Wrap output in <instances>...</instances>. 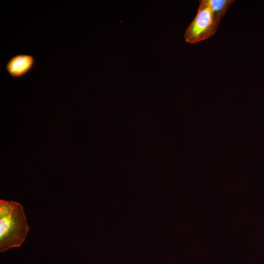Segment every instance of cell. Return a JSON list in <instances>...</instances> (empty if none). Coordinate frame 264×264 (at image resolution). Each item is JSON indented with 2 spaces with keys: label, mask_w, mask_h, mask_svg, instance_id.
I'll use <instances>...</instances> for the list:
<instances>
[{
  "label": "cell",
  "mask_w": 264,
  "mask_h": 264,
  "mask_svg": "<svg viewBox=\"0 0 264 264\" xmlns=\"http://www.w3.org/2000/svg\"><path fill=\"white\" fill-rule=\"evenodd\" d=\"M29 230L23 206L15 201L0 199V252L21 247Z\"/></svg>",
  "instance_id": "1"
},
{
  "label": "cell",
  "mask_w": 264,
  "mask_h": 264,
  "mask_svg": "<svg viewBox=\"0 0 264 264\" xmlns=\"http://www.w3.org/2000/svg\"><path fill=\"white\" fill-rule=\"evenodd\" d=\"M223 17L210 7L206 0H199L196 16L185 31V41L196 44L211 37L217 31Z\"/></svg>",
  "instance_id": "2"
},
{
  "label": "cell",
  "mask_w": 264,
  "mask_h": 264,
  "mask_svg": "<svg viewBox=\"0 0 264 264\" xmlns=\"http://www.w3.org/2000/svg\"><path fill=\"white\" fill-rule=\"evenodd\" d=\"M35 63L34 57L29 54L15 55L6 62L5 67L9 75L18 78L26 75L32 69Z\"/></svg>",
  "instance_id": "3"
}]
</instances>
